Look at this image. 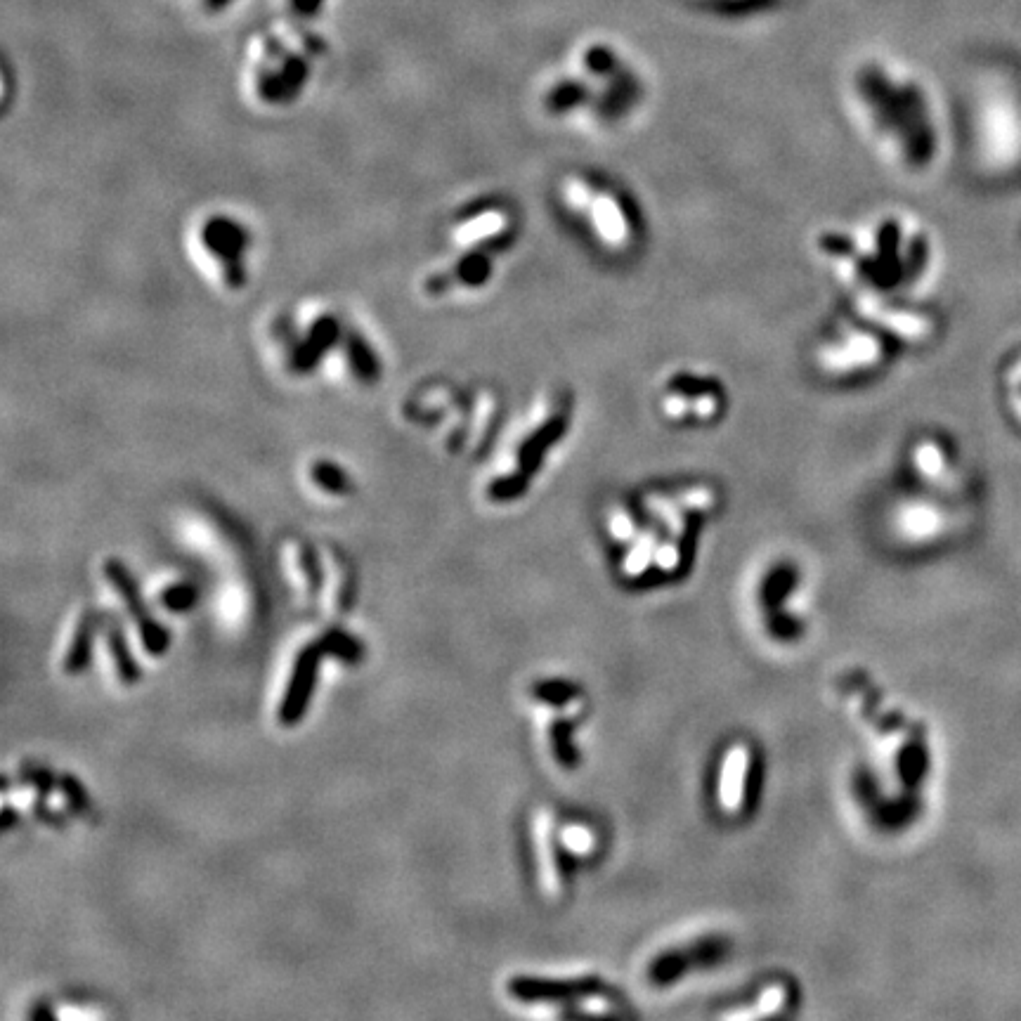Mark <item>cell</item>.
I'll list each match as a JSON object with an SVG mask.
<instances>
[{
    "mask_svg": "<svg viewBox=\"0 0 1021 1021\" xmlns=\"http://www.w3.org/2000/svg\"><path fill=\"white\" fill-rule=\"evenodd\" d=\"M927 246L925 232L894 213L875 218L851 237L830 232L821 239L825 256L851 282L868 286V296L908 289V282L927 268Z\"/></svg>",
    "mask_w": 1021,
    "mask_h": 1021,
    "instance_id": "cell-1",
    "label": "cell"
},
{
    "mask_svg": "<svg viewBox=\"0 0 1021 1021\" xmlns=\"http://www.w3.org/2000/svg\"><path fill=\"white\" fill-rule=\"evenodd\" d=\"M858 93L873 116L875 138L899 164L920 168L936 154V128L929 116V104L918 83L894 86L880 67L858 71Z\"/></svg>",
    "mask_w": 1021,
    "mask_h": 1021,
    "instance_id": "cell-2",
    "label": "cell"
},
{
    "mask_svg": "<svg viewBox=\"0 0 1021 1021\" xmlns=\"http://www.w3.org/2000/svg\"><path fill=\"white\" fill-rule=\"evenodd\" d=\"M565 204L572 213L591 223V232L608 249H627L632 242V218H629L624 201L610 190H598L584 178H570L563 185Z\"/></svg>",
    "mask_w": 1021,
    "mask_h": 1021,
    "instance_id": "cell-3",
    "label": "cell"
},
{
    "mask_svg": "<svg viewBox=\"0 0 1021 1021\" xmlns=\"http://www.w3.org/2000/svg\"><path fill=\"white\" fill-rule=\"evenodd\" d=\"M324 658H327V653H324L320 639L310 641L308 646H303L296 653L294 667H291L289 676V686H286L284 698L279 702L277 710L279 726L294 728L305 719V714L310 710L312 695H315L317 674H320Z\"/></svg>",
    "mask_w": 1021,
    "mask_h": 1021,
    "instance_id": "cell-4",
    "label": "cell"
},
{
    "mask_svg": "<svg viewBox=\"0 0 1021 1021\" xmlns=\"http://www.w3.org/2000/svg\"><path fill=\"white\" fill-rule=\"evenodd\" d=\"M660 407L669 419H712L721 409V393L702 376L679 374L669 381Z\"/></svg>",
    "mask_w": 1021,
    "mask_h": 1021,
    "instance_id": "cell-5",
    "label": "cell"
},
{
    "mask_svg": "<svg viewBox=\"0 0 1021 1021\" xmlns=\"http://www.w3.org/2000/svg\"><path fill=\"white\" fill-rule=\"evenodd\" d=\"M882 360L880 338L868 331H847V334L830 338L818 350V362L828 374H858L873 369Z\"/></svg>",
    "mask_w": 1021,
    "mask_h": 1021,
    "instance_id": "cell-6",
    "label": "cell"
},
{
    "mask_svg": "<svg viewBox=\"0 0 1021 1021\" xmlns=\"http://www.w3.org/2000/svg\"><path fill=\"white\" fill-rule=\"evenodd\" d=\"M104 620H107V615L97 613V610H86V613L81 615V620L76 624L74 639H71V646L67 650V655H64V672L69 676L83 674L90 667L95 634L97 629H100V624H104Z\"/></svg>",
    "mask_w": 1021,
    "mask_h": 1021,
    "instance_id": "cell-7",
    "label": "cell"
},
{
    "mask_svg": "<svg viewBox=\"0 0 1021 1021\" xmlns=\"http://www.w3.org/2000/svg\"><path fill=\"white\" fill-rule=\"evenodd\" d=\"M104 639H107L109 655H112L116 674H119L123 686H135L142 679V669L135 660L133 650L128 646L126 632H123L119 617H107L104 620Z\"/></svg>",
    "mask_w": 1021,
    "mask_h": 1021,
    "instance_id": "cell-8",
    "label": "cell"
},
{
    "mask_svg": "<svg viewBox=\"0 0 1021 1021\" xmlns=\"http://www.w3.org/2000/svg\"><path fill=\"white\" fill-rule=\"evenodd\" d=\"M104 575H107V580L112 582V587L119 591L123 606L128 608V613L133 615L138 622L147 620L149 613L145 606V598H142L138 582H135V577L130 575L126 563L119 561V558H109V561L104 563Z\"/></svg>",
    "mask_w": 1021,
    "mask_h": 1021,
    "instance_id": "cell-9",
    "label": "cell"
},
{
    "mask_svg": "<svg viewBox=\"0 0 1021 1021\" xmlns=\"http://www.w3.org/2000/svg\"><path fill=\"white\" fill-rule=\"evenodd\" d=\"M320 643H322L324 653H327V658L341 660L343 665H348V667L360 665V662L364 660V643L357 639V636L346 632V629H338V627L327 629V632L320 636Z\"/></svg>",
    "mask_w": 1021,
    "mask_h": 1021,
    "instance_id": "cell-10",
    "label": "cell"
},
{
    "mask_svg": "<svg viewBox=\"0 0 1021 1021\" xmlns=\"http://www.w3.org/2000/svg\"><path fill=\"white\" fill-rule=\"evenodd\" d=\"M138 632H140V641H142V648H145L147 655H152V658H161V655L168 653V648H171V632L161 624L159 620H156L154 615H149L147 620L138 622Z\"/></svg>",
    "mask_w": 1021,
    "mask_h": 1021,
    "instance_id": "cell-11",
    "label": "cell"
},
{
    "mask_svg": "<svg viewBox=\"0 0 1021 1021\" xmlns=\"http://www.w3.org/2000/svg\"><path fill=\"white\" fill-rule=\"evenodd\" d=\"M199 601V589L192 582H175L159 594V603L168 613H190Z\"/></svg>",
    "mask_w": 1021,
    "mask_h": 1021,
    "instance_id": "cell-12",
    "label": "cell"
},
{
    "mask_svg": "<svg viewBox=\"0 0 1021 1021\" xmlns=\"http://www.w3.org/2000/svg\"><path fill=\"white\" fill-rule=\"evenodd\" d=\"M312 480H315L322 490H327L329 494H336V497H341V494H350V490H353L346 471L334 464H329V461H317V464L312 466Z\"/></svg>",
    "mask_w": 1021,
    "mask_h": 1021,
    "instance_id": "cell-13",
    "label": "cell"
},
{
    "mask_svg": "<svg viewBox=\"0 0 1021 1021\" xmlns=\"http://www.w3.org/2000/svg\"><path fill=\"white\" fill-rule=\"evenodd\" d=\"M298 561H301V570L305 575V582H308V594L312 598H317L324 589V570L315 546L301 544V549H298Z\"/></svg>",
    "mask_w": 1021,
    "mask_h": 1021,
    "instance_id": "cell-14",
    "label": "cell"
},
{
    "mask_svg": "<svg viewBox=\"0 0 1021 1021\" xmlns=\"http://www.w3.org/2000/svg\"><path fill=\"white\" fill-rule=\"evenodd\" d=\"M60 792L67 802L69 811L76 816H88L90 814V797L86 785L78 780L74 773H62L60 776Z\"/></svg>",
    "mask_w": 1021,
    "mask_h": 1021,
    "instance_id": "cell-15",
    "label": "cell"
},
{
    "mask_svg": "<svg viewBox=\"0 0 1021 1021\" xmlns=\"http://www.w3.org/2000/svg\"><path fill=\"white\" fill-rule=\"evenodd\" d=\"M726 778H724V804L733 806L736 799H740V788H743V776H745V752L733 750L728 754L726 762Z\"/></svg>",
    "mask_w": 1021,
    "mask_h": 1021,
    "instance_id": "cell-16",
    "label": "cell"
},
{
    "mask_svg": "<svg viewBox=\"0 0 1021 1021\" xmlns=\"http://www.w3.org/2000/svg\"><path fill=\"white\" fill-rule=\"evenodd\" d=\"M19 780H22L24 785H31V788L36 790V795L43 799H48L52 792L60 788V778H57L52 771L45 769V766H34V764L22 766Z\"/></svg>",
    "mask_w": 1021,
    "mask_h": 1021,
    "instance_id": "cell-17",
    "label": "cell"
},
{
    "mask_svg": "<svg viewBox=\"0 0 1021 1021\" xmlns=\"http://www.w3.org/2000/svg\"><path fill=\"white\" fill-rule=\"evenodd\" d=\"M582 62L587 71L601 78L615 76L617 71H620V67H617V55L610 48H606V45H591V48L584 52Z\"/></svg>",
    "mask_w": 1021,
    "mask_h": 1021,
    "instance_id": "cell-18",
    "label": "cell"
},
{
    "mask_svg": "<svg viewBox=\"0 0 1021 1021\" xmlns=\"http://www.w3.org/2000/svg\"><path fill=\"white\" fill-rule=\"evenodd\" d=\"M34 814H36L38 821L48 823V825H52V828H64V818L57 816L43 797H38L36 802H34Z\"/></svg>",
    "mask_w": 1021,
    "mask_h": 1021,
    "instance_id": "cell-19",
    "label": "cell"
},
{
    "mask_svg": "<svg viewBox=\"0 0 1021 1021\" xmlns=\"http://www.w3.org/2000/svg\"><path fill=\"white\" fill-rule=\"evenodd\" d=\"M19 823V814L15 809H12L10 804L3 806V814H0V830L3 832H10L15 825Z\"/></svg>",
    "mask_w": 1021,
    "mask_h": 1021,
    "instance_id": "cell-20",
    "label": "cell"
},
{
    "mask_svg": "<svg viewBox=\"0 0 1021 1021\" xmlns=\"http://www.w3.org/2000/svg\"><path fill=\"white\" fill-rule=\"evenodd\" d=\"M29 1017L31 1019H38V1021H52V1019H55V1012H52L48 1005H38V1007H34V1010H31Z\"/></svg>",
    "mask_w": 1021,
    "mask_h": 1021,
    "instance_id": "cell-21",
    "label": "cell"
},
{
    "mask_svg": "<svg viewBox=\"0 0 1021 1021\" xmlns=\"http://www.w3.org/2000/svg\"><path fill=\"white\" fill-rule=\"evenodd\" d=\"M206 3H208V5H211V8H213V10H218V8H223V5H227V3H230V0H206Z\"/></svg>",
    "mask_w": 1021,
    "mask_h": 1021,
    "instance_id": "cell-22",
    "label": "cell"
}]
</instances>
